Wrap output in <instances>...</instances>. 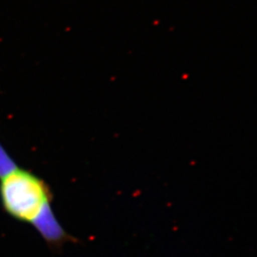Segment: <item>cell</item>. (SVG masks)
<instances>
[{
    "instance_id": "1",
    "label": "cell",
    "mask_w": 257,
    "mask_h": 257,
    "mask_svg": "<svg viewBox=\"0 0 257 257\" xmlns=\"http://www.w3.org/2000/svg\"><path fill=\"white\" fill-rule=\"evenodd\" d=\"M53 195L44 180L18 167L0 178V202L10 216L33 225L48 243L58 245L67 234L52 210Z\"/></svg>"
},
{
    "instance_id": "2",
    "label": "cell",
    "mask_w": 257,
    "mask_h": 257,
    "mask_svg": "<svg viewBox=\"0 0 257 257\" xmlns=\"http://www.w3.org/2000/svg\"><path fill=\"white\" fill-rule=\"evenodd\" d=\"M18 167L6 150L0 145V178L8 175Z\"/></svg>"
}]
</instances>
